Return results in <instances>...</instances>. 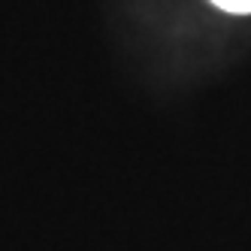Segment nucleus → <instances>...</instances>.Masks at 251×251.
I'll return each instance as SVG.
<instances>
[{"label": "nucleus", "mask_w": 251, "mask_h": 251, "mask_svg": "<svg viewBox=\"0 0 251 251\" xmlns=\"http://www.w3.org/2000/svg\"><path fill=\"white\" fill-rule=\"evenodd\" d=\"M212 3L227 12H251V0H212Z\"/></svg>", "instance_id": "f257e3e1"}]
</instances>
